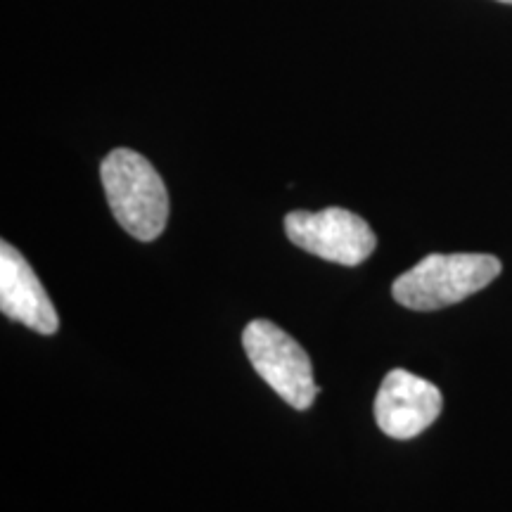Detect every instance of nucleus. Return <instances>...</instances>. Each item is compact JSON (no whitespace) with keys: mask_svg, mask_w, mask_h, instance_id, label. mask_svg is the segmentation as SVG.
Returning a JSON list of instances; mask_svg holds the SVG:
<instances>
[{"mask_svg":"<svg viewBox=\"0 0 512 512\" xmlns=\"http://www.w3.org/2000/svg\"><path fill=\"white\" fill-rule=\"evenodd\" d=\"M498 3H505V5H512V0H498Z\"/></svg>","mask_w":512,"mask_h":512,"instance_id":"0eeeda50","label":"nucleus"},{"mask_svg":"<svg viewBox=\"0 0 512 512\" xmlns=\"http://www.w3.org/2000/svg\"><path fill=\"white\" fill-rule=\"evenodd\" d=\"M444 408L437 384L408 373L392 370L375 396V422L387 437L408 441L430 430Z\"/></svg>","mask_w":512,"mask_h":512,"instance_id":"39448f33","label":"nucleus"},{"mask_svg":"<svg viewBox=\"0 0 512 512\" xmlns=\"http://www.w3.org/2000/svg\"><path fill=\"white\" fill-rule=\"evenodd\" d=\"M501 271L491 254H430L394 280L392 294L411 311H439L484 290Z\"/></svg>","mask_w":512,"mask_h":512,"instance_id":"f03ea898","label":"nucleus"},{"mask_svg":"<svg viewBox=\"0 0 512 512\" xmlns=\"http://www.w3.org/2000/svg\"><path fill=\"white\" fill-rule=\"evenodd\" d=\"M242 347L264 382L297 411H306L318 396L313 363L283 328L271 320H252L242 332Z\"/></svg>","mask_w":512,"mask_h":512,"instance_id":"7ed1b4c3","label":"nucleus"},{"mask_svg":"<svg viewBox=\"0 0 512 512\" xmlns=\"http://www.w3.org/2000/svg\"><path fill=\"white\" fill-rule=\"evenodd\" d=\"M0 311L38 335H55L60 328L46 287L10 242L0 245Z\"/></svg>","mask_w":512,"mask_h":512,"instance_id":"423d86ee","label":"nucleus"},{"mask_svg":"<svg viewBox=\"0 0 512 512\" xmlns=\"http://www.w3.org/2000/svg\"><path fill=\"white\" fill-rule=\"evenodd\" d=\"M102 188L114 219L136 240L152 242L169 221V192L162 176L143 155L119 147L100 166Z\"/></svg>","mask_w":512,"mask_h":512,"instance_id":"f257e3e1","label":"nucleus"},{"mask_svg":"<svg viewBox=\"0 0 512 512\" xmlns=\"http://www.w3.org/2000/svg\"><path fill=\"white\" fill-rule=\"evenodd\" d=\"M285 233L304 252L342 266H358L375 252L377 238L354 211L330 207L323 211H290Z\"/></svg>","mask_w":512,"mask_h":512,"instance_id":"20e7f679","label":"nucleus"}]
</instances>
